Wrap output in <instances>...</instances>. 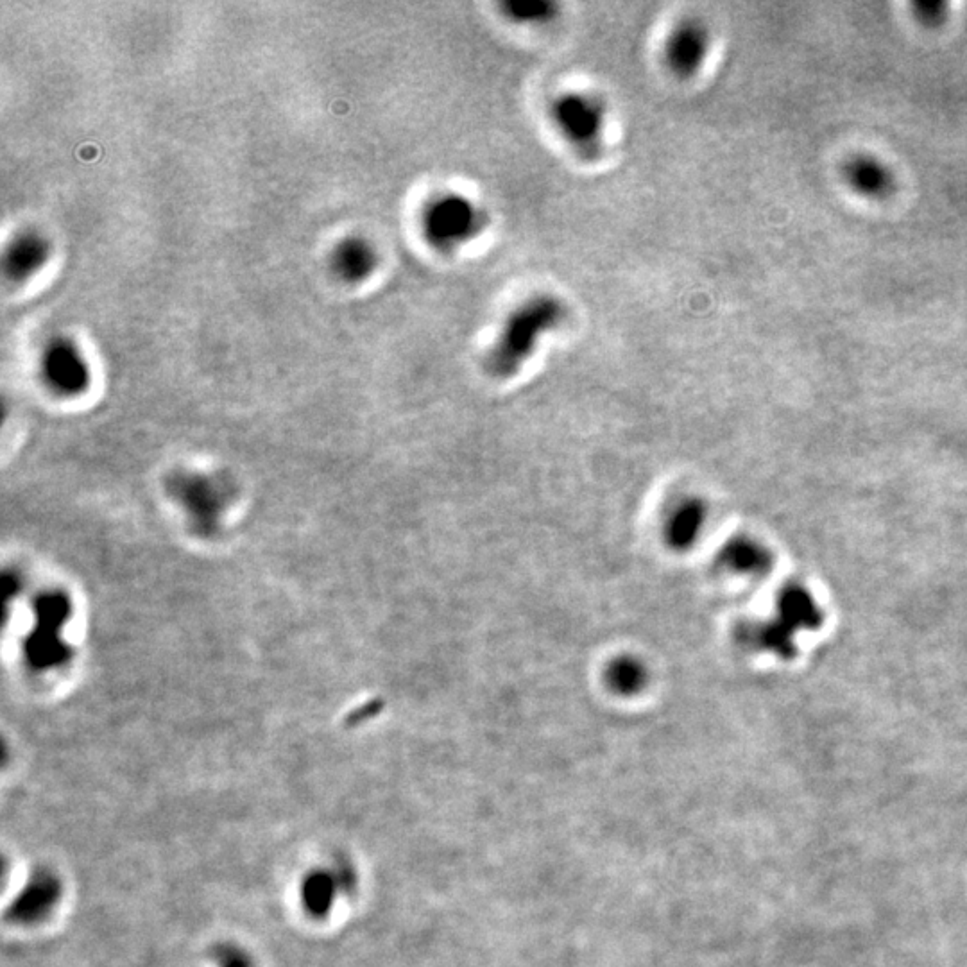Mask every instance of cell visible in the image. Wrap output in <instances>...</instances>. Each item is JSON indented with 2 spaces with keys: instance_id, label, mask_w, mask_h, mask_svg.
I'll list each match as a JSON object with an SVG mask.
<instances>
[{
  "instance_id": "cell-1",
  "label": "cell",
  "mask_w": 967,
  "mask_h": 967,
  "mask_svg": "<svg viewBox=\"0 0 967 967\" xmlns=\"http://www.w3.org/2000/svg\"><path fill=\"white\" fill-rule=\"evenodd\" d=\"M568 317L565 301L554 294H536L509 314L497 341L486 357L489 375L509 378L538 350L545 335L557 330Z\"/></svg>"
},
{
  "instance_id": "cell-2",
  "label": "cell",
  "mask_w": 967,
  "mask_h": 967,
  "mask_svg": "<svg viewBox=\"0 0 967 967\" xmlns=\"http://www.w3.org/2000/svg\"><path fill=\"white\" fill-rule=\"evenodd\" d=\"M488 224V212L470 197L457 192L432 197L421 212L423 235L441 253H454L471 240L479 239Z\"/></svg>"
},
{
  "instance_id": "cell-3",
  "label": "cell",
  "mask_w": 967,
  "mask_h": 967,
  "mask_svg": "<svg viewBox=\"0 0 967 967\" xmlns=\"http://www.w3.org/2000/svg\"><path fill=\"white\" fill-rule=\"evenodd\" d=\"M821 606L801 584H788L779 593L776 617L754 627V643L779 658L796 654V636L801 631H815L822 624Z\"/></svg>"
},
{
  "instance_id": "cell-4",
  "label": "cell",
  "mask_w": 967,
  "mask_h": 967,
  "mask_svg": "<svg viewBox=\"0 0 967 967\" xmlns=\"http://www.w3.org/2000/svg\"><path fill=\"white\" fill-rule=\"evenodd\" d=\"M550 115L561 135L584 160H599L608 120L602 99L586 92H566L554 99Z\"/></svg>"
},
{
  "instance_id": "cell-5",
  "label": "cell",
  "mask_w": 967,
  "mask_h": 967,
  "mask_svg": "<svg viewBox=\"0 0 967 967\" xmlns=\"http://www.w3.org/2000/svg\"><path fill=\"white\" fill-rule=\"evenodd\" d=\"M713 35L701 18H685L677 24L665 43V61L679 79H692L701 72L711 51Z\"/></svg>"
},
{
  "instance_id": "cell-6",
  "label": "cell",
  "mask_w": 967,
  "mask_h": 967,
  "mask_svg": "<svg viewBox=\"0 0 967 967\" xmlns=\"http://www.w3.org/2000/svg\"><path fill=\"white\" fill-rule=\"evenodd\" d=\"M842 180L858 196L885 199L898 189V176L887 160L869 151L849 155L840 165Z\"/></svg>"
},
{
  "instance_id": "cell-7",
  "label": "cell",
  "mask_w": 967,
  "mask_h": 967,
  "mask_svg": "<svg viewBox=\"0 0 967 967\" xmlns=\"http://www.w3.org/2000/svg\"><path fill=\"white\" fill-rule=\"evenodd\" d=\"M380 264L378 249L371 240L350 235L341 240L330 258V266L343 282L360 283L373 276Z\"/></svg>"
},
{
  "instance_id": "cell-8",
  "label": "cell",
  "mask_w": 967,
  "mask_h": 967,
  "mask_svg": "<svg viewBox=\"0 0 967 967\" xmlns=\"http://www.w3.org/2000/svg\"><path fill=\"white\" fill-rule=\"evenodd\" d=\"M49 255L51 244L42 233H17L4 251V271L11 280H26L45 266Z\"/></svg>"
},
{
  "instance_id": "cell-9",
  "label": "cell",
  "mask_w": 967,
  "mask_h": 967,
  "mask_svg": "<svg viewBox=\"0 0 967 967\" xmlns=\"http://www.w3.org/2000/svg\"><path fill=\"white\" fill-rule=\"evenodd\" d=\"M708 513L701 500H685L677 505L667 523V538L670 547L685 550L694 545L701 536Z\"/></svg>"
},
{
  "instance_id": "cell-10",
  "label": "cell",
  "mask_w": 967,
  "mask_h": 967,
  "mask_svg": "<svg viewBox=\"0 0 967 967\" xmlns=\"http://www.w3.org/2000/svg\"><path fill=\"white\" fill-rule=\"evenodd\" d=\"M720 561L729 570L744 575H763L772 566L769 550L762 543L749 538L729 541L720 554Z\"/></svg>"
},
{
  "instance_id": "cell-11",
  "label": "cell",
  "mask_w": 967,
  "mask_h": 967,
  "mask_svg": "<svg viewBox=\"0 0 967 967\" xmlns=\"http://www.w3.org/2000/svg\"><path fill=\"white\" fill-rule=\"evenodd\" d=\"M45 366L51 377L61 384H78L83 378V359L70 341L58 339L47 348Z\"/></svg>"
},
{
  "instance_id": "cell-12",
  "label": "cell",
  "mask_w": 967,
  "mask_h": 967,
  "mask_svg": "<svg viewBox=\"0 0 967 967\" xmlns=\"http://www.w3.org/2000/svg\"><path fill=\"white\" fill-rule=\"evenodd\" d=\"M502 9L509 20L525 26L550 24L561 13L559 4L552 0H507Z\"/></svg>"
},
{
  "instance_id": "cell-13",
  "label": "cell",
  "mask_w": 967,
  "mask_h": 967,
  "mask_svg": "<svg viewBox=\"0 0 967 967\" xmlns=\"http://www.w3.org/2000/svg\"><path fill=\"white\" fill-rule=\"evenodd\" d=\"M608 683L617 694L634 695L647 681V670L642 661L629 656L615 659L608 667Z\"/></svg>"
},
{
  "instance_id": "cell-14",
  "label": "cell",
  "mask_w": 967,
  "mask_h": 967,
  "mask_svg": "<svg viewBox=\"0 0 967 967\" xmlns=\"http://www.w3.org/2000/svg\"><path fill=\"white\" fill-rule=\"evenodd\" d=\"M914 17L928 27H937L944 24L950 15V4L942 0H921L914 2Z\"/></svg>"
}]
</instances>
